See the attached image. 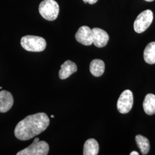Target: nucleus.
Segmentation results:
<instances>
[{
  "mask_svg": "<svg viewBox=\"0 0 155 155\" xmlns=\"http://www.w3.org/2000/svg\"><path fill=\"white\" fill-rule=\"evenodd\" d=\"M49 124L50 119L45 113L30 115L17 124L15 135L18 140H28L44 132Z\"/></svg>",
  "mask_w": 155,
  "mask_h": 155,
  "instance_id": "nucleus-1",
  "label": "nucleus"
},
{
  "mask_svg": "<svg viewBox=\"0 0 155 155\" xmlns=\"http://www.w3.org/2000/svg\"><path fill=\"white\" fill-rule=\"evenodd\" d=\"M24 49L30 52H41L45 49L47 43L44 38L36 36L27 35L21 39Z\"/></svg>",
  "mask_w": 155,
  "mask_h": 155,
  "instance_id": "nucleus-2",
  "label": "nucleus"
},
{
  "mask_svg": "<svg viewBox=\"0 0 155 155\" xmlns=\"http://www.w3.org/2000/svg\"><path fill=\"white\" fill-rule=\"evenodd\" d=\"M39 11L45 20L54 21L59 15V6L55 0H44L39 5Z\"/></svg>",
  "mask_w": 155,
  "mask_h": 155,
  "instance_id": "nucleus-3",
  "label": "nucleus"
},
{
  "mask_svg": "<svg viewBox=\"0 0 155 155\" xmlns=\"http://www.w3.org/2000/svg\"><path fill=\"white\" fill-rule=\"evenodd\" d=\"M50 150L49 145L45 141H39L36 138L27 148L17 153V155H47Z\"/></svg>",
  "mask_w": 155,
  "mask_h": 155,
  "instance_id": "nucleus-4",
  "label": "nucleus"
},
{
  "mask_svg": "<svg viewBox=\"0 0 155 155\" xmlns=\"http://www.w3.org/2000/svg\"><path fill=\"white\" fill-rule=\"evenodd\" d=\"M153 14L150 9L145 10L139 14L134 22V29L136 32L141 33L150 27L153 21Z\"/></svg>",
  "mask_w": 155,
  "mask_h": 155,
  "instance_id": "nucleus-5",
  "label": "nucleus"
},
{
  "mask_svg": "<svg viewBox=\"0 0 155 155\" xmlns=\"http://www.w3.org/2000/svg\"><path fill=\"white\" fill-rule=\"evenodd\" d=\"M133 104V93L130 90H126L120 95L117 101V107L120 113L126 114L132 109Z\"/></svg>",
  "mask_w": 155,
  "mask_h": 155,
  "instance_id": "nucleus-6",
  "label": "nucleus"
},
{
  "mask_svg": "<svg viewBox=\"0 0 155 155\" xmlns=\"http://www.w3.org/2000/svg\"><path fill=\"white\" fill-rule=\"evenodd\" d=\"M78 42L84 45H90L93 43L92 29L87 26H82L79 28L75 34Z\"/></svg>",
  "mask_w": 155,
  "mask_h": 155,
  "instance_id": "nucleus-7",
  "label": "nucleus"
},
{
  "mask_svg": "<svg viewBox=\"0 0 155 155\" xmlns=\"http://www.w3.org/2000/svg\"><path fill=\"white\" fill-rule=\"evenodd\" d=\"M93 41L95 46L98 48L104 47L107 44L109 36L105 31L98 28L92 29Z\"/></svg>",
  "mask_w": 155,
  "mask_h": 155,
  "instance_id": "nucleus-8",
  "label": "nucleus"
},
{
  "mask_svg": "<svg viewBox=\"0 0 155 155\" xmlns=\"http://www.w3.org/2000/svg\"><path fill=\"white\" fill-rule=\"evenodd\" d=\"M13 97L11 93L6 90L0 91V112L6 113L11 109L13 104Z\"/></svg>",
  "mask_w": 155,
  "mask_h": 155,
  "instance_id": "nucleus-9",
  "label": "nucleus"
},
{
  "mask_svg": "<svg viewBox=\"0 0 155 155\" xmlns=\"http://www.w3.org/2000/svg\"><path fill=\"white\" fill-rule=\"evenodd\" d=\"M77 71V66L76 64L68 60L61 64V68L59 72V76L61 79H66Z\"/></svg>",
  "mask_w": 155,
  "mask_h": 155,
  "instance_id": "nucleus-10",
  "label": "nucleus"
},
{
  "mask_svg": "<svg viewBox=\"0 0 155 155\" xmlns=\"http://www.w3.org/2000/svg\"><path fill=\"white\" fill-rule=\"evenodd\" d=\"M98 151L99 145L95 139H88L85 142L83 147V155H97L98 153Z\"/></svg>",
  "mask_w": 155,
  "mask_h": 155,
  "instance_id": "nucleus-11",
  "label": "nucleus"
},
{
  "mask_svg": "<svg viewBox=\"0 0 155 155\" xmlns=\"http://www.w3.org/2000/svg\"><path fill=\"white\" fill-rule=\"evenodd\" d=\"M144 111L148 115H153L155 114V95L147 94L145 96L143 102Z\"/></svg>",
  "mask_w": 155,
  "mask_h": 155,
  "instance_id": "nucleus-12",
  "label": "nucleus"
},
{
  "mask_svg": "<svg viewBox=\"0 0 155 155\" xmlns=\"http://www.w3.org/2000/svg\"><path fill=\"white\" fill-rule=\"evenodd\" d=\"M90 71L94 77L101 76L105 71V63L100 59H94L90 64Z\"/></svg>",
  "mask_w": 155,
  "mask_h": 155,
  "instance_id": "nucleus-13",
  "label": "nucleus"
},
{
  "mask_svg": "<svg viewBox=\"0 0 155 155\" xmlns=\"http://www.w3.org/2000/svg\"><path fill=\"white\" fill-rule=\"evenodd\" d=\"M144 60L150 64H155V41L147 45L144 51Z\"/></svg>",
  "mask_w": 155,
  "mask_h": 155,
  "instance_id": "nucleus-14",
  "label": "nucleus"
},
{
  "mask_svg": "<svg viewBox=\"0 0 155 155\" xmlns=\"http://www.w3.org/2000/svg\"><path fill=\"white\" fill-rule=\"evenodd\" d=\"M136 144L143 155H147L150 150V141L147 137L138 134L135 137Z\"/></svg>",
  "mask_w": 155,
  "mask_h": 155,
  "instance_id": "nucleus-15",
  "label": "nucleus"
},
{
  "mask_svg": "<svg viewBox=\"0 0 155 155\" xmlns=\"http://www.w3.org/2000/svg\"><path fill=\"white\" fill-rule=\"evenodd\" d=\"M98 1V0H83V1L84 3H88L91 5L95 4L96 2H97Z\"/></svg>",
  "mask_w": 155,
  "mask_h": 155,
  "instance_id": "nucleus-16",
  "label": "nucleus"
},
{
  "mask_svg": "<svg viewBox=\"0 0 155 155\" xmlns=\"http://www.w3.org/2000/svg\"><path fill=\"white\" fill-rule=\"evenodd\" d=\"M130 155H139V153L137 152H136V151H133V152H132L130 153Z\"/></svg>",
  "mask_w": 155,
  "mask_h": 155,
  "instance_id": "nucleus-17",
  "label": "nucleus"
},
{
  "mask_svg": "<svg viewBox=\"0 0 155 155\" xmlns=\"http://www.w3.org/2000/svg\"><path fill=\"white\" fill-rule=\"evenodd\" d=\"M145 1H148V2H152V1H155V0H145Z\"/></svg>",
  "mask_w": 155,
  "mask_h": 155,
  "instance_id": "nucleus-18",
  "label": "nucleus"
},
{
  "mask_svg": "<svg viewBox=\"0 0 155 155\" xmlns=\"http://www.w3.org/2000/svg\"><path fill=\"white\" fill-rule=\"evenodd\" d=\"M51 118H54V115H52V116H51Z\"/></svg>",
  "mask_w": 155,
  "mask_h": 155,
  "instance_id": "nucleus-19",
  "label": "nucleus"
}]
</instances>
